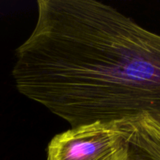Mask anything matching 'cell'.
<instances>
[{"mask_svg": "<svg viewBox=\"0 0 160 160\" xmlns=\"http://www.w3.org/2000/svg\"><path fill=\"white\" fill-rule=\"evenodd\" d=\"M120 123L128 144L127 160H160V122L145 114Z\"/></svg>", "mask_w": 160, "mask_h": 160, "instance_id": "3957f363", "label": "cell"}, {"mask_svg": "<svg viewBox=\"0 0 160 160\" xmlns=\"http://www.w3.org/2000/svg\"><path fill=\"white\" fill-rule=\"evenodd\" d=\"M12 70L22 95L71 128L160 122V35L95 0H39Z\"/></svg>", "mask_w": 160, "mask_h": 160, "instance_id": "6da1fadb", "label": "cell"}, {"mask_svg": "<svg viewBox=\"0 0 160 160\" xmlns=\"http://www.w3.org/2000/svg\"><path fill=\"white\" fill-rule=\"evenodd\" d=\"M128 144L120 121L70 128L55 135L47 160H127Z\"/></svg>", "mask_w": 160, "mask_h": 160, "instance_id": "7a4b0ae2", "label": "cell"}]
</instances>
